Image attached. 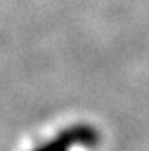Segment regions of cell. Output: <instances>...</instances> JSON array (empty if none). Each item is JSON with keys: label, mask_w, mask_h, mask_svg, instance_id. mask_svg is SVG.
I'll list each match as a JSON object with an SVG mask.
<instances>
[{"label": "cell", "mask_w": 149, "mask_h": 151, "mask_svg": "<svg viewBox=\"0 0 149 151\" xmlns=\"http://www.w3.org/2000/svg\"><path fill=\"white\" fill-rule=\"evenodd\" d=\"M92 137H94L92 130L85 129V127H76V129L62 132L57 139H54L52 142H49V144H45V146L35 151H69V146H73L74 142L90 141Z\"/></svg>", "instance_id": "cell-1"}]
</instances>
